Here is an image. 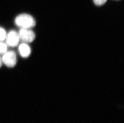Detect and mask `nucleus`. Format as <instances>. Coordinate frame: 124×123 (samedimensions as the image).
Instances as JSON below:
<instances>
[{
  "label": "nucleus",
  "instance_id": "f03ea898",
  "mask_svg": "<svg viewBox=\"0 0 124 123\" xmlns=\"http://www.w3.org/2000/svg\"><path fill=\"white\" fill-rule=\"evenodd\" d=\"M18 34L20 40L25 43L31 42L35 39V33L29 29L21 28Z\"/></svg>",
  "mask_w": 124,
  "mask_h": 123
},
{
  "label": "nucleus",
  "instance_id": "7ed1b4c3",
  "mask_svg": "<svg viewBox=\"0 0 124 123\" xmlns=\"http://www.w3.org/2000/svg\"><path fill=\"white\" fill-rule=\"evenodd\" d=\"M2 59V62L8 67H13L16 64V55L13 51H7L5 52Z\"/></svg>",
  "mask_w": 124,
  "mask_h": 123
},
{
  "label": "nucleus",
  "instance_id": "0eeeda50",
  "mask_svg": "<svg viewBox=\"0 0 124 123\" xmlns=\"http://www.w3.org/2000/svg\"><path fill=\"white\" fill-rule=\"evenodd\" d=\"M6 36L7 34L5 29L0 27V41L2 42L4 41L6 38Z\"/></svg>",
  "mask_w": 124,
  "mask_h": 123
},
{
  "label": "nucleus",
  "instance_id": "20e7f679",
  "mask_svg": "<svg viewBox=\"0 0 124 123\" xmlns=\"http://www.w3.org/2000/svg\"><path fill=\"white\" fill-rule=\"evenodd\" d=\"M5 39L7 45L11 47L17 46L20 40L18 33L15 30L9 32L6 36Z\"/></svg>",
  "mask_w": 124,
  "mask_h": 123
},
{
  "label": "nucleus",
  "instance_id": "423d86ee",
  "mask_svg": "<svg viewBox=\"0 0 124 123\" xmlns=\"http://www.w3.org/2000/svg\"><path fill=\"white\" fill-rule=\"evenodd\" d=\"M7 45L6 43L0 41V54H3L7 51Z\"/></svg>",
  "mask_w": 124,
  "mask_h": 123
},
{
  "label": "nucleus",
  "instance_id": "39448f33",
  "mask_svg": "<svg viewBox=\"0 0 124 123\" xmlns=\"http://www.w3.org/2000/svg\"><path fill=\"white\" fill-rule=\"evenodd\" d=\"M19 50L20 55L23 58H27L31 53L30 48L26 43H23L20 44Z\"/></svg>",
  "mask_w": 124,
  "mask_h": 123
},
{
  "label": "nucleus",
  "instance_id": "f257e3e1",
  "mask_svg": "<svg viewBox=\"0 0 124 123\" xmlns=\"http://www.w3.org/2000/svg\"><path fill=\"white\" fill-rule=\"evenodd\" d=\"M15 24L21 28L30 29L35 26L36 22L29 14H22L18 16L15 20Z\"/></svg>",
  "mask_w": 124,
  "mask_h": 123
},
{
  "label": "nucleus",
  "instance_id": "6e6552de",
  "mask_svg": "<svg viewBox=\"0 0 124 123\" xmlns=\"http://www.w3.org/2000/svg\"><path fill=\"white\" fill-rule=\"evenodd\" d=\"M107 0H93L94 3L97 6H101L105 3Z\"/></svg>",
  "mask_w": 124,
  "mask_h": 123
},
{
  "label": "nucleus",
  "instance_id": "1a4fd4ad",
  "mask_svg": "<svg viewBox=\"0 0 124 123\" xmlns=\"http://www.w3.org/2000/svg\"><path fill=\"white\" fill-rule=\"evenodd\" d=\"M2 58L0 57V68L1 67V66H2Z\"/></svg>",
  "mask_w": 124,
  "mask_h": 123
}]
</instances>
